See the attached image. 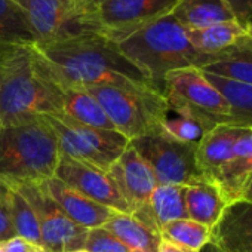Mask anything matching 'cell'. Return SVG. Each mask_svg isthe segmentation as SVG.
I'll return each mask as SVG.
<instances>
[{
  "instance_id": "6da1fadb",
  "label": "cell",
  "mask_w": 252,
  "mask_h": 252,
  "mask_svg": "<svg viewBox=\"0 0 252 252\" xmlns=\"http://www.w3.org/2000/svg\"><path fill=\"white\" fill-rule=\"evenodd\" d=\"M29 51L36 71L55 86L86 89L96 85H152L122 55L116 43L96 33L49 45H32Z\"/></svg>"
},
{
  "instance_id": "7a4b0ae2",
  "label": "cell",
  "mask_w": 252,
  "mask_h": 252,
  "mask_svg": "<svg viewBox=\"0 0 252 252\" xmlns=\"http://www.w3.org/2000/svg\"><path fill=\"white\" fill-rule=\"evenodd\" d=\"M116 46L160 92L168 73L189 67L203 68L214 60L190 43L186 29L171 14L143 27Z\"/></svg>"
},
{
  "instance_id": "3957f363",
  "label": "cell",
  "mask_w": 252,
  "mask_h": 252,
  "mask_svg": "<svg viewBox=\"0 0 252 252\" xmlns=\"http://www.w3.org/2000/svg\"><path fill=\"white\" fill-rule=\"evenodd\" d=\"M61 111V92L36 71L29 46H0V126Z\"/></svg>"
},
{
  "instance_id": "277c9868",
  "label": "cell",
  "mask_w": 252,
  "mask_h": 252,
  "mask_svg": "<svg viewBox=\"0 0 252 252\" xmlns=\"http://www.w3.org/2000/svg\"><path fill=\"white\" fill-rule=\"evenodd\" d=\"M58 162L57 137L42 114L0 126V180L6 186L45 183L55 175Z\"/></svg>"
},
{
  "instance_id": "5b68a950",
  "label": "cell",
  "mask_w": 252,
  "mask_h": 252,
  "mask_svg": "<svg viewBox=\"0 0 252 252\" xmlns=\"http://www.w3.org/2000/svg\"><path fill=\"white\" fill-rule=\"evenodd\" d=\"M86 91L99 102L116 131L129 141L162 131L169 113L165 95L152 85H96Z\"/></svg>"
},
{
  "instance_id": "8992f818",
  "label": "cell",
  "mask_w": 252,
  "mask_h": 252,
  "mask_svg": "<svg viewBox=\"0 0 252 252\" xmlns=\"http://www.w3.org/2000/svg\"><path fill=\"white\" fill-rule=\"evenodd\" d=\"M162 92L171 111L194 119L205 134L220 125H228V104L200 68L189 67L168 73Z\"/></svg>"
},
{
  "instance_id": "52a82bcc",
  "label": "cell",
  "mask_w": 252,
  "mask_h": 252,
  "mask_svg": "<svg viewBox=\"0 0 252 252\" xmlns=\"http://www.w3.org/2000/svg\"><path fill=\"white\" fill-rule=\"evenodd\" d=\"M178 0H94L85 5L86 27L113 43L169 15Z\"/></svg>"
},
{
  "instance_id": "ba28073f",
  "label": "cell",
  "mask_w": 252,
  "mask_h": 252,
  "mask_svg": "<svg viewBox=\"0 0 252 252\" xmlns=\"http://www.w3.org/2000/svg\"><path fill=\"white\" fill-rule=\"evenodd\" d=\"M132 147L152 168L158 184L190 186L206 180L196 163V146L181 143L163 131L131 141Z\"/></svg>"
},
{
  "instance_id": "9c48e42d",
  "label": "cell",
  "mask_w": 252,
  "mask_h": 252,
  "mask_svg": "<svg viewBox=\"0 0 252 252\" xmlns=\"http://www.w3.org/2000/svg\"><path fill=\"white\" fill-rule=\"evenodd\" d=\"M24 11L36 45H49L92 33L76 0H14Z\"/></svg>"
},
{
  "instance_id": "30bf717a",
  "label": "cell",
  "mask_w": 252,
  "mask_h": 252,
  "mask_svg": "<svg viewBox=\"0 0 252 252\" xmlns=\"http://www.w3.org/2000/svg\"><path fill=\"white\" fill-rule=\"evenodd\" d=\"M8 187L18 190L33 206L40 224L43 248L54 252H68L83 248L88 230L74 224L64 214L48 193L45 183H26Z\"/></svg>"
},
{
  "instance_id": "8fae6325",
  "label": "cell",
  "mask_w": 252,
  "mask_h": 252,
  "mask_svg": "<svg viewBox=\"0 0 252 252\" xmlns=\"http://www.w3.org/2000/svg\"><path fill=\"white\" fill-rule=\"evenodd\" d=\"M54 177L99 205L116 212L131 214L128 203L120 196L108 171L80 163L60 155V162Z\"/></svg>"
},
{
  "instance_id": "7c38bea8",
  "label": "cell",
  "mask_w": 252,
  "mask_h": 252,
  "mask_svg": "<svg viewBox=\"0 0 252 252\" xmlns=\"http://www.w3.org/2000/svg\"><path fill=\"white\" fill-rule=\"evenodd\" d=\"M108 174L111 175L120 196L128 203L131 214L149 205L150 196L158 186V180L152 168L131 143L110 166Z\"/></svg>"
},
{
  "instance_id": "4fadbf2b",
  "label": "cell",
  "mask_w": 252,
  "mask_h": 252,
  "mask_svg": "<svg viewBox=\"0 0 252 252\" xmlns=\"http://www.w3.org/2000/svg\"><path fill=\"white\" fill-rule=\"evenodd\" d=\"M211 245L218 252H252V203L231 202L211 228Z\"/></svg>"
},
{
  "instance_id": "5bb4252c",
  "label": "cell",
  "mask_w": 252,
  "mask_h": 252,
  "mask_svg": "<svg viewBox=\"0 0 252 252\" xmlns=\"http://www.w3.org/2000/svg\"><path fill=\"white\" fill-rule=\"evenodd\" d=\"M45 186L51 197L64 211V214L82 228L91 230L102 227L116 212L104 205L91 200L89 197L68 187L55 177L45 181Z\"/></svg>"
},
{
  "instance_id": "9a60e30c",
  "label": "cell",
  "mask_w": 252,
  "mask_h": 252,
  "mask_svg": "<svg viewBox=\"0 0 252 252\" xmlns=\"http://www.w3.org/2000/svg\"><path fill=\"white\" fill-rule=\"evenodd\" d=\"M243 129L231 125H220L206 132L196 146V163L202 175L217 183L233 158L236 141Z\"/></svg>"
},
{
  "instance_id": "2e32d148",
  "label": "cell",
  "mask_w": 252,
  "mask_h": 252,
  "mask_svg": "<svg viewBox=\"0 0 252 252\" xmlns=\"http://www.w3.org/2000/svg\"><path fill=\"white\" fill-rule=\"evenodd\" d=\"M252 175V129H243L236 141L233 158L217 180L227 203L242 199L243 189Z\"/></svg>"
},
{
  "instance_id": "e0dca14e",
  "label": "cell",
  "mask_w": 252,
  "mask_h": 252,
  "mask_svg": "<svg viewBox=\"0 0 252 252\" xmlns=\"http://www.w3.org/2000/svg\"><path fill=\"white\" fill-rule=\"evenodd\" d=\"M102 227L113 233L131 252H159L160 231L134 214L114 212Z\"/></svg>"
},
{
  "instance_id": "ac0fdd59",
  "label": "cell",
  "mask_w": 252,
  "mask_h": 252,
  "mask_svg": "<svg viewBox=\"0 0 252 252\" xmlns=\"http://www.w3.org/2000/svg\"><path fill=\"white\" fill-rule=\"evenodd\" d=\"M187 218L212 228L228 205L220 187L209 180L186 186L184 193Z\"/></svg>"
},
{
  "instance_id": "d6986e66",
  "label": "cell",
  "mask_w": 252,
  "mask_h": 252,
  "mask_svg": "<svg viewBox=\"0 0 252 252\" xmlns=\"http://www.w3.org/2000/svg\"><path fill=\"white\" fill-rule=\"evenodd\" d=\"M61 92L63 98V114L68 119L91 126L98 129H110L116 131L113 123L110 122L108 116L99 105V102L82 88H67V86H57Z\"/></svg>"
},
{
  "instance_id": "ffe728a7",
  "label": "cell",
  "mask_w": 252,
  "mask_h": 252,
  "mask_svg": "<svg viewBox=\"0 0 252 252\" xmlns=\"http://www.w3.org/2000/svg\"><path fill=\"white\" fill-rule=\"evenodd\" d=\"M171 15L186 30H197L218 23L236 21L224 0H178Z\"/></svg>"
},
{
  "instance_id": "44dd1931",
  "label": "cell",
  "mask_w": 252,
  "mask_h": 252,
  "mask_svg": "<svg viewBox=\"0 0 252 252\" xmlns=\"http://www.w3.org/2000/svg\"><path fill=\"white\" fill-rule=\"evenodd\" d=\"M200 70L230 80L252 85V39L248 34L231 48L217 54L212 63Z\"/></svg>"
},
{
  "instance_id": "7402d4cb",
  "label": "cell",
  "mask_w": 252,
  "mask_h": 252,
  "mask_svg": "<svg viewBox=\"0 0 252 252\" xmlns=\"http://www.w3.org/2000/svg\"><path fill=\"white\" fill-rule=\"evenodd\" d=\"M203 74L227 101L230 110L228 125L240 129H252V85L205 71Z\"/></svg>"
},
{
  "instance_id": "603a6c76",
  "label": "cell",
  "mask_w": 252,
  "mask_h": 252,
  "mask_svg": "<svg viewBox=\"0 0 252 252\" xmlns=\"http://www.w3.org/2000/svg\"><path fill=\"white\" fill-rule=\"evenodd\" d=\"M190 43L205 55L215 57L217 54L231 48L248 36V32L237 21L218 23L205 29L186 30Z\"/></svg>"
},
{
  "instance_id": "cb8c5ba5",
  "label": "cell",
  "mask_w": 252,
  "mask_h": 252,
  "mask_svg": "<svg viewBox=\"0 0 252 252\" xmlns=\"http://www.w3.org/2000/svg\"><path fill=\"white\" fill-rule=\"evenodd\" d=\"M184 193H186V186H178V184L156 186L146 209L152 215L159 230L171 221L187 218Z\"/></svg>"
},
{
  "instance_id": "d4e9b609",
  "label": "cell",
  "mask_w": 252,
  "mask_h": 252,
  "mask_svg": "<svg viewBox=\"0 0 252 252\" xmlns=\"http://www.w3.org/2000/svg\"><path fill=\"white\" fill-rule=\"evenodd\" d=\"M5 45H36L30 23L14 0H0V46Z\"/></svg>"
},
{
  "instance_id": "484cf974",
  "label": "cell",
  "mask_w": 252,
  "mask_h": 252,
  "mask_svg": "<svg viewBox=\"0 0 252 252\" xmlns=\"http://www.w3.org/2000/svg\"><path fill=\"white\" fill-rule=\"evenodd\" d=\"M160 236L163 240H169L194 252H200L211 243V228L190 218H181L165 224L160 228Z\"/></svg>"
},
{
  "instance_id": "4316f807",
  "label": "cell",
  "mask_w": 252,
  "mask_h": 252,
  "mask_svg": "<svg viewBox=\"0 0 252 252\" xmlns=\"http://www.w3.org/2000/svg\"><path fill=\"white\" fill-rule=\"evenodd\" d=\"M8 199H9V208H11L12 222H14L17 236L21 239H26L27 242L36 246L43 248L40 224H39V220L33 206L18 190L12 187H9Z\"/></svg>"
},
{
  "instance_id": "83f0119b",
  "label": "cell",
  "mask_w": 252,
  "mask_h": 252,
  "mask_svg": "<svg viewBox=\"0 0 252 252\" xmlns=\"http://www.w3.org/2000/svg\"><path fill=\"white\" fill-rule=\"evenodd\" d=\"M162 131L177 141L190 144H197L200 138L205 135L202 126L194 119L186 114L174 113L171 110L162 122Z\"/></svg>"
},
{
  "instance_id": "f1b7e54d",
  "label": "cell",
  "mask_w": 252,
  "mask_h": 252,
  "mask_svg": "<svg viewBox=\"0 0 252 252\" xmlns=\"http://www.w3.org/2000/svg\"><path fill=\"white\" fill-rule=\"evenodd\" d=\"M83 249L88 252H131L113 233L104 227L88 230Z\"/></svg>"
},
{
  "instance_id": "f546056e",
  "label": "cell",
  "mask_w": 252,
  "mask_h": 252,
  "mask_svg": "<svg viewBox=\"0 0 252 252\" xmlns=\"http://www.w3.org/2000/svg\"><path fill=\"white\" fill-rule=\"evenodd\" d=\"M8 194H9V191L0 199V245L17 236L15 228H14V222H12Z\"/></svg>"
},
{
  "instance_id": "4dcf8cb0",
  "label": "cell",
  "mask_w": 252,
  "mask_h": 252,
  "mask_svg": "<svg viewBox=\"0 0 252 252\" xmlns=\"http://www.w3.org/2000/svg\"><path fill=\"white\" fill-rule=\"evenodd\" d=\"M224 2L233 12L234 20L245 27L252 18V0H224Z\"/></svg>"
},
{
  "instance_id": "1f68e13d",
  "label": "cell",
  "mask_w": 252,
  "mask_h": 252,
  "mask_svg": "<svg viewBox=\"0 0 252 252\" xmlns=\"http://www.w3.org/2000/svg\"><path fill=\"white\" fill-rule=\"evenodd\" d=\"M39 248L40 246H36V245H33V243H30L26 239H21L18 236L2 243L3 252H36Z\"/></svg>"
},
{
  "instance_id": "d6a6232c",
  "label": "cell",
  "mask_w": 252,
  "mask_h": 252,
  "mask_svg": "<svg viewBox=\"0 0 252 252\" xmlns=\"http://www.w3.org/2000/svg\"><path fill=\"white\" fill-rule=\"evenodd\" d=\"M159 252H194L191 249H187L184 246H180L177 243H172L169 240H163L160 242V246H159Z\"/></svg>"
},
{
  "instance_id": "836d02e7",
  "label": "cell",
  "mask_w": 252,
  "mask_h": 252,
  "mask_svg": "<svg viewBox=\"0 0 252 252\" xmlns=\"http://www.w3.org/2000/svg\"><path fill=\"white\" fill-rule=\"evenodd\" d=\"M242 199L252 203V175L249 177V180H248V183H246V186H245V189H243Z\"/></svg>"
},
{
  "instance_id": "e575fe53",
  "label": "cell",
  "mask_w": 252,
  "mask_h": 252,
  "mask_svg": "<svg viewBox=\"0 0 252 252\" xmlns=\"http://www.w3.org/2000/svg\"><path fill=\"white\" fill-rule=\"evenodd\" d=\"M8 191H9V187H8L2 180H0V199H2Z\"/></svg>"
},
{
  "instance_id": "d590c367",
  "label": "cell",
  "mask_w": 252,
  "mask_h": 252,
  "mask_svg": "<svg viewBox=\"0 0 252 252\" xmlns=\"http://www.w3.org/2000/svg\"><path fill=\"white\" fill-rule=\"evenodd\" d=\"M245 29H246V32H248V34H249V37L252 39V18L246 23V26H245Z\"/></svg>"
},
{
  "instance_id": "8d00e7d4",
  "label": "cell",
  "mask_w": 252,
  "mask_h": 252,
  "mask_svg": "<svg viewBox=\"0 0 252 252\" xmlns=\"http://www.w3.org/2000/svg\"><path fill=\"white\" fill-rule=\"evenodd\" d=\"M91 2H94V0H80V5H82V8H83L85 5H88V3H91Z\"/></svg>"
},
{
  "instance_id": "74e56055",
  "label": "cell",
  "mask_w": 252,
  "mask_h": 252,
  "mask_svg": "<svg viewBox=\"0 0 252 252\" xmlns=\"http://www.w3.org/2000/svg\"><path fill=\"white\" fill-rule=\"evenodd\" d=\"M36 252H54V251H49V249H46V248H42V246H40Z\"/></svg>"
},
{
  "instance_id": "f35d334b",
  "label": "cell",
  "mask_w": 252,
  "mask_h": 252,
  "mask_svg": "<svg viewBox=\"0 0 252 252\" xmlns=\"http://www.w3.org/2000/svg\"><path fill=\"white\" fill-rule=\"evenodd\" d=\"M68 252H88V251H85L83 248H80V249H74V251H68Z\"/></svg>"
},
{
  "instance_id": "ab89813d",
  "label": "cell",
  "mask_w": 252,
  "mask_h": 252,
  "mask_svg": "<svg viewBox=\"0 0 252 252\" xmlns=\"http://www.w3.org/2000/svg\"><path fill=\"white\" fill-rule=\"evenodd\" d=\"M76 2L79 3V6H82V5H80V0H76Z\"/></svg>"
},
{
  "instance_id": "60d3db41",
  "label": "cell",
  "mask_w": 252,
  "mask_h": 252,
  "mask_svg": "<svg viewBox=\"0 0 252 252\" xmlns=\"http://www.w3.org/2000/svg\"><path fill=\"white\" fill-rule=\"evenodd\" d=\"M0 252H3V249H2V245H0Z\"/></svg>"
}]
</instances>
